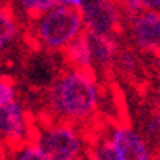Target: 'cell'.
Masks as SVG:
<instances>
[{"mask_svg": "<svg viewBox=\"0 0 160 160\" xmlns=\"http://www.w3.org/2000/svg\"><path fill=\"white\" fill-rule=\"evenodd\" d=\"M51 112L62 122H85L99 104V90L91 71L75 69L56 77L48 91Z\"/></svg>", "mask_w": 160, "mask_h": 160, "instance_id": "1", "label": "cell"}, {"mask_svg": "<svg viewBox=\"0 0 160 160\" xmlns=\"http://www.w3.org/2000/svg\"><path fill=\"white\" fill-rule=\"evenodd\" d=\"M82 32H85V24L80 8L58 3L47 13L32 19L34 40L38 47L50 51H62Z\"/></svg>", "mask_w": 160, "mask_h": 160, "instance_id": "2", "label": "cell"}, {"mask_svg": "<svg viewBox=\"0 0 160 160\" xmlns=\"http://www.w3.org/2000/svg\"><path fill=\"white\" fill-rule=\"evenodd\" d=\"M35 141L43 149L48 160H77L85 157L87 142L71 122H56L40 128Z\"/></svg>", "mask_w": 160, "mask_h": 160, "instance_id": "3", "label": "cell"}, {"mask_svg": "<svg viewBox=\"0 0 160 160\" xmlns=\"http://www.w3.org/2000/svg\"><path fill=\"white\" fill-rule=\"evenodd\" d=\"M80 11L88 34L111 35L120 28L123 10L115 0H85Z\"/></svg>", "mask_w": 160, "mask_h": 160, "instance_id": "4", "label": "cell"}, {"mask_svg": "<svg viewBox=\"0 0 160 160\" xmlns=\"http://www.w3.org/2000/svg\"><path fill=\"white\" fill-rule=\"evenodd\" d=\"M106 139L114 148L117 160H149L154 157L148 138L130 127H112Z\"/></svg>", "mask_w": 160, "mask_h": 160, "instance_id": "5", "label": "cell"}, {"mask_svg": "<svg viewBox=\"0 0 160 160\" xmlns=\"http://www.w3.org/2000/svg\"><path fill=\"white\" fill-rule=\"evenodd\" d=\"M127 32L139 51H158L160 48V11L146 10L128 16Z\"/></svg>", "mask_w": 160, "mask_h": 160, "instance_id": "6", "label": "cell"}, {"mask_svg": "<svg viewBox=\"0 0 160 160\" xmlns=\"http://www.w3.org/2000/svg\"><path fill=\"white\" fill-rule=\"evenodd\" d=\"M0 133L11 149L31 139L29 117L18 99L0 106Z\"/></svg>", "mask_w": 160, "mask_h": 160, "instance_id": "7", "label": "cell"}, {"mask_svg": "<svg viewBox=\"0 0 160 160\" xmlns=\"http://www.w3.org/2000/svg\"><path fill=\"white\" fill-rule=\"evenodd\" d=\"M62 56L71 68L91 71L95 68V58H93V47L91 37L85 31L62 50Z\"/></svg>", "mask_w": 160, "mask_h": 160, "instance_id": "8", "label": "cell"}, {"mask_svg": "<svg viewBox=\"0 0 160 160\" xmlns=\"http://www.w3.org/2000/svg\"><path fill=\"white\" fill-rule=\"evenodd\" d=\"M90 37H91V47H93V58H95V68L106 69V68H111L112 64H115L120 47L114 34L111 35L90 34Z\"/></svg>", "mask_w": 160, "mask_h": 160, "instance_id": "9", "label": "cell"}, {"mask_svg": "<svg viewBox=\"0 0 160 160\" xmlns=\"http://www.w3.org/2000/svg\"><path fill=\"white\" fill-rule=\"evenodd\" d=\"M28 78L32 85L37 87H51L56 80V72L53 61L47 56H37L28 64Z\"/></svg>", "mask_w": 160, "mask_h": 160, "instance_id": "10", "label": "cell"}, {"mask_svg": "<svg viewBox=\"0 0 160 160\" xmlns=\"http://www.w3.org/2000/svg\"><path fill=\"white\" fill-rule=\"evenodd\" d=\"M18 34L19 28L15 19V15L11 13V10L3 8L0 13V48L7 50L8 47H11L18 38Z\"/></svg>", "mask_w": 160, "mask_h": 160, "instance_id": "11", "label": "cell"}, {"mask_svg": "<svg viewBox=\"0 0 160 160\" xmlns=\"http://www.w3.org/2000/svg\"><path fill=\"white\" fill-rule=\"evenodd\" d=\"M16 5L22 15L32 21L58 5V2L56 0H16Z\"/></svg>", "mask_w": 160, "mask_h": 160, "instance_id": "12", "label": "cell"}, {"mask_svg": "<svg viewBox=\"0 0 160 160\" xmlns=\"http://www.w3.org/2000/svg\"><path fill=\"white\" fill-rule=\"evenodd\" d=\"M13 158H18V160H48L47 154L43 152V149L38 146V142L35 139H29L26 141L16 148H13Z\"/></svg>", "mask_w": 160, "mask_h": 160, "instance_id": "13", "label": "cell"}, {"mask_svg": "<svg viewBox=\"0 0 160 160\" xmlns=\"http://www.w3.org/2000/svg\"><path fill=\"white\" fill-rule=\"evenodd\" d=\"M115 66L123 75H135L139 71V58L136 51H133L131 48L120 50L115 59Z\"/></svg>", "mask_w": 160, "mask_h": 160, "instance_id": "14", "label": "cell"}, {"mask_svg": "<svg viewBox=\"0 0 160 160\" xmlns=\"http://www.w3.org/2000/svg\"><path fill=\"white\" fill-rule=\"evenodd\" d=\"M118 3L128 16L146 10L160 11V0H120Z\"/></svg>", "mask_w": 160, "mask_h": 160, "instance_id": "15", "label": "cell"}, {"mask_svg": "<svg viewBox=\"0 0 160 160\" xmlns=\"http://www.w3.org/2000/svg\"><path fill=\"white\" fill-rule=\"evenodd\" d=\"M142 135L148 138V141L152 146L160 144V111L151 112L148 115V118L144 122Z\"/></svg>", "mask_w": 160, "mask_h": 160, "instance_id": "16", "label": "cell"}, {"mask_svg": "<svg viewBox=\"0 0 160 160\" xmlns=\"http://www.w3.org/2000/svg\"><path fill=\"white\" fill-rule=\"evenodd\" d=\"M88 157L91 158H96V160H117V155H115V151L111 146V142L102 138L99 139L93 148L90 149V154Z\"/></svg>", "mask_w": 160, "mask_h": 160, "instance_id": "17", "label": "cell"}, {"mask_svg": "<svg viewBox=\"0 0 160 160\" xmlns=\"http://www.w3.org/2000/svg\"><path fill=\"white\" fill-rule=\"evenodd\" d=\"M16 99V88L15 83L10 77H2V82H0V106L8 104L11 101Z\"/></svg>", "mask_w": 160, "mask_h": 160, "instance_id": "18", "label": "cell"}, {"mask_svg": "<svg viewBox=\"0 0 160 160\" xmlns=\"http://www.w3.org/2000/svg\"><path fill=\"white\" fill-rule=\"evenodd\" d=\"M59 5H66V7H74V8H80L83 5L85 0H56Z\"/></svg>", "mask_w": 160, "mask_h": 160, "instance_id": "19", "label": "cell"}, {"mask_svg": "<svg viewBox=\"0 0 160 160\" xmlns=\"http://www.w3.org/2000/svg\"><path fill=\"white\" fill-rule=\"evenodd\" d=\"M157 53H158V55H160V48H158V51H157Z\"/></svg>", "mask_w": 160, "mask_h": 160, "instance_id": "20", "label": "cell"}]
</instances>
